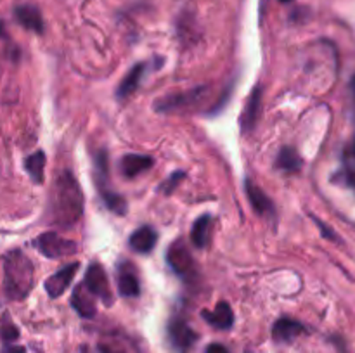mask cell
Instances as JSON below:
<instances>
[{
    "instance_id": "cell-1",
    "label": "cell",
    "mask_w": 355,
    "mask_h": 353,
    "mask_svg": "<svg viewBox=\"0 0 355 353\" xmlns=\"http://www.w3.org/2000/svg\"><path fill=\"white\" fill-rule=\"evenodd\" d=\"M51 213L54 224L71 228L84 215V192L71 172H63L56 179L51 194Z\"/></svg>"
},
{
    "instance_id": "cell-2",
    "label": "cell",
    "mask_w": 355,
    "mask_h": 353,
    "mask_svg": "<svg viewBox=\"0 0 355 353\" xmlns=\"http://www.w3.org/2000/svg\"><path fill=\"white\" fill-rule=\"evenodd\" d=\"M35 284L33 263L21 249H12L4 256V291L12 301H21L32 293Z\"/></svg>"
},
{
    "instance_id": "cell-3",
    "label": "cell",
    "mask_w": 355,
    "mask_h": 353,
    "mask_svg": "<svg viewBox=\"0 0 355 353\" xmlns=\"http://www.w3.org/2000/svg\"><path fill=\"white\" fill-rule=\"evenodd\" d=\"M94 180L98 185L99 194L106 206L116 215L127 213V201L125 197L120 196L118 192L111 189V180H109V156L106 151H99L94 158Z\"/></svg>"
},
{
    "instance_id": "cell-4",
    "label": "cell",
    "mask_w": 355,
    "mask_h": 353,
    "mask_svg": "<svg viewBox=\"0 0 355 353\" xmlns=\"http://www.w3.org/2000/svg\"><path fill=\"white\" fill-rule=\"evenodd\" d=\"M167 262L170 269L184 280L194 279L196 273H198L194 258H192L191 251H189V248L182 239L172 242V246L167 251Z\"/></svg>"
},
{
    "instance_id": "cell-5",
    "label": "cell",
    "mask_w": 355,
    "mask_h": 353,
    "mask_svg": "<svg viewBox=\"0 0 355 353\" xmlns=\"http://www.w3.org/2000/svg\"><path fill=\"white\" fill-rule=\"evenodd\" d=\"M35 246L47 258H64L78 251V244L75 241L63 237L57 232H46L35 239Z\"/></svg>"
},
{
    "instance_id": "cell-6",
    "label": "cell",
    "mask_w": 355,
    "mask_h": 353,
    "mask_svg": "<svg viewBox=\"0 0 355 353\" xmlns=\"http://www.w3.org/2000/svg\"><path fill=\"white\" fill-rule=\"evenodd\" d=\"M84 286L87 287L95 298L102 300L106 305H111L113 294L111 287H109L108 275H106L104 269H102L99 263H92V265L89 266L87 272H85Z\"/></svg>"
},
{
    "instance_id": "cell-7",
    "label": "cell",
    "mask_w": 355,
    "mask_h": 353,
    "mask_svg": "<svg viewBox=\"0 0 355 353\" xmlns=\"http://www.w3.org/2000/svg\"><path fill=\"white\" fill-rule=\"evenodd\" d=\"M168 338L179 353H188L194 346L198 334L182 317H174L168 324Z\"/></svg>"
},
{
    "instance_id": "cell-8",
    "label": "cell",
    "mask_w": 355,
    "mask_h": 353,
    "mask_svg": "<svg viewBox=\"0 0 355 353\" xmlns=\"http://www.w3.org/2000/svg\"><path fill=\"white\" fill-rule=\"evenodd\" d=\"M206 92H208V87H198V89L191 90V92L168 96L165 99L158 100L156 111H160V113H170V111H181L184 107H191L194 104H198L205 97Z\"/></svg>"
},
{
    "instance_id": "cell-9",
    "label": "cell",
    "mask_w": 355,
    "mask_h": 353,
    "mask_svg": "<svg viewBox=\"0 0 355 353\" xmlns=\"http://www.w3.org/2000/svg\"><path fill=\"white\" fill-rule=\"evenodd\" d=\"M78 270V263H70V265L63 266L61 270H57L54 275H51L46 280V291L51 298H60L63 296L66 287H70L71 280H73L75 273Z\"/></svg>"
},
{
    "instance_id": "cell-10",
    "label": "cell",
    "mask_w": 355,
    "mask_h": 353,
    "mask_svg": "<svg viewBox=\"0 0 355 353\" xmlns=\"http://www.w3.org/2000/svg\"><path fill=\"white\" fill-rule=\"evenodd\" d=\"M118 291L125 298H137L140 294V282L132 263L123 262L118 266Z\"/></svg>"
},
{
    "instance_id": "cell-11",
    "label": "cell",
    "mask_w": 355,
    "mask_h": 353,
    "mask_svg": "<svg viewBox=\"0 0 355 353\" xmlns=\"http://www.w3.org/2000/svg\"><path fill=\"white\" fill-rule=\"evenodd\" d=\"M94 298V294H92L84 284H78L73 289V294H71V307L75 308V311H77L80 317L94 318L95 314H98Z\"/></svg>"
},
{
    "instance_id": "cell-12",
    "label": "cell",
    "mask_w": 355,
    "mask_h": 353,
    "mask_svg": "<svg viewBox=\"0 0 355 353\" xmlns=\"http://www.w3.org/2000/svg\"><path fill=\"white\" fill-rule=\"evenodd\" d=\"M244 189H246V196L250 199L251 206L257 211L260 217H274V203L271 201V197L264 192L258 185H255L250 179L244 182Z\"/></svg>"
},
{
    "instance_id": "cell-13",
    "label": "cell",
    "mask_w": 355,
    "mask_h": 353,
    "mask_svg": "<svg viewBox=\"0 0 355 353\" xmlns=\"http://www.w3.org/2000/svg\"><path fill=\"white\" fill-rule=\"evenodd\" d=\"M262 97H264V87L257 85L251 90L250 97L246 100V106H244L243 118H241V123H243V130H253L255 125H257L258 118H260V107H262Z\"/></svg>"
},
{
    "instance_id": "cell-14",
    "label": "cell",
    "mask_w": 355,
    "mask_h": 353,
    "mask_svg": "<svg viewBox=\"0 0 355 353\" xmlns=\"http://www.w3.org/2000/svg\"><path fill=\"white\" fill-rule=\"evenodd\" d=\"M15 16L18 19V23L23 28L30 31H35V33H42L44 31V17L40 12L39 7L30 6V3H23L15 9Z\"/></svg>"
},
{
    "instance_id": "cell-15",
    "label": "cell",
    "mask_w": 355,
    "mask_h": 353,
    "mask_svg": "<svg viewBox=\"0 0 355 353\" xmlns=\"http://www.w3.org/2000/svg\"><path fill=\"white\" fill-rule=\"evenodd\" d=\"M201 317L208 322L212 327L220 329V331H227V329L233 327L234 324V314L233 308L229 307V303L226 301H220L215 307V310H203Z\"/></svg>"
},
{
    "instance_id": "cell-16",
    "label": "cell",
    "mask_w": 355,
    "mask_h": 353,
    "mask_svg": "<svg viewBox=\"0 0 355 353\" xmlns=\"http://www.w3.org/2000/svg\"><path fill=\"white\" fill-rule=\"evenodd\" d=\"M153 166V158L144 154H125L120 159V172L127 179L140 175L143 172L149 170Z\"/></svg>"
},
{
    "instance_id": "cell-17",
    "label": "cell",
    "mask_w": 355,
    "mask_h": 353,
    "mask_svg": "<svg viewBox=\"0 0 355 353\" xmlns=\"http://www.w3.org/2000/svg\"><path fill=\"white\" fill-rule=\"evenodd\" d=\"M158 242V232L154 230L149 225H144L139 227L137 230H134V234L130 235V246H132L134 251L140 253V255H146L154 249Z\"/></svg>"
},
{
    "instance_id": "cell-18",
    "label": "cell",
    "mask_w": 355,
    "mask_h": 353,
    "mask_svg": "<svg viewBox=\"0 0 355 353\" xmlns=\"http://www.w3.org/2000/svg\"><path fill=\"white\" fill-rule=\"evenodd\" d=\"M303 331H305V327L300 322L293 320L289 317H282L272 327V338L277 343H289L298 338Z\"/></svg>"
},
{
    "instance_id": "cell-19",
    "label": "cell",
    "mask_w": 355,
    "mask_h": 353,
    "mask_svg": "<svg viewBox=\"0 0 355 353\" xmlns=\"http://www.w3.org/2000/svg\"><path fill=\"white\" fill-rule=\"evenodd\" d=\"M212 228H213V220L210 215H201L198 220L192 224L191 228V239L192 244L196 248H206L210 244V239H212Z\"/></svg>"
},
{
    "instance_id": "cell-20",
    "label": "cell",
    "mask_w": 355,
    "mask_h": 353,
    "mask_svg": "<svg viewBox=\"0 0 355 353\" xmlns=\"http://www.w3.org/2000/svg\"><path fill=\"white\" fill-rule=\"evenodd\" d=\"M144 71H146V66L144 64H136L129 73H127L125 78L122 80L118 87V97L120 99H127L129 96H132L137 90V87L140 85V80H143Z\"/></svg>"
},
{
    "instance_id": "cell-21",
    "label": "cell",
    "mask_w": 355,
    "mask_h": 353,
    "mask_svg": "<svg viewBox=\"0 0 355 353\" xmlns=\"http://www.w3.org/2000/svg\"><path fill=\"white\" fill-rule=\"evenodd\" d=\"M25 170L35 183L44 182V173H46V154L44 151L33 152L32 156L25 159Z\"/></svg>"
},
{
    "instance_id": "cell-22",
    "label": "cell",
    "mask_w": 355,
    "mask_h": 353,
    "mask_svg": "<svg viewBox=\"0 0 355 353\" xmlns=\"http://www.w3.org/2000/svg\"><path fill=\"white\" fill-rule=\"evenodd\" d=\"M275 165H277V168L284 170V172H298L302 168V158H300V154L293 147H282Z\"/></svg>"
},
{
    "instance_id": "cell-23",
    "label": "cell",
    "mask_w": 355,
    "mask_h": 353,
    "mask_svg": "<svg viewBox=\"0 0 355 353\" xmlns=\"http://www.w3.org/2000/svg\"><path fill=\"white\" fill-rule=\"evenodd\" d=\"M19 338V329L9 320L8 315L2 317V324H0V339L4 343H12Z\"/></svg>"
},
{
    "instance_id": "cell-24",
    "label": "cell",
    "mask_w": 355,
    "mask_h": 353,
    "mask_svg": "<svg viewBox=\"0 0 355 353\" xmlns=\"http://www.w3.org/2000/svg\"><path fill=\"white\" fill-rule=\"evenodd\" d=\"M184 176H185L184 172H175V173H172V175L168 176V180H165V182L161 183L160 190H161V192H163V194H167V196H170V194L174 192V190H177L179 183H181L182 180H184Z\"/></svg>"
},
{
    "instance_id": "cell-25",
    "label": "cell",
    "mask_w": 355,
    "mask_h": 353,
    "mask_svg": "<svg viewBox=\"0 0 355 353\" xmlns=\"http://www.w3.org/2000/svg\"><path fill=\"white\" fill-rule=\"evenodd\" d=\"M343 175H345V182H347L348 185L354 187V189H355V170L354 168H347V170H345Z\"/></svg>"
},
{
    "instance_id": "cell-26",
    "label": "cell",
    "mask_w": 355,
    "mask_h": 353,
    "mask_svg": "<svg viewBox=\"0 0 355 353\" xmlns=\"http://www.w3.org/2000/svg\"><path fill=\"white\" fill-rule=\"evenodd\" d=\"M205 353H229V352H227V348L224 345H219V343H212V345H208V348H206Z\"/></svg>"
},
{
    "instance_id": "cell-27",
    "label": "cell",
    "mask_w": 355,
    "mask_h": 353,
    "mask_svg": "<svg viewBox=\"0 0 355 353\" xmlns=\"http://www.w3.org/2000/svg\"><path fill=\"white\" fill-rule=\"evenodd\" d=\"M99 352L101 353H125L123 350L115 348V346H111V345H104V343H102V345H99Z\"/></svg>"
},
{
    "instance_id": "cell-28",
    "label": "cell",
    "mask_w": 355,
    "mask_h": 353,
    "mask_svg": "<svg viewBox=\"0 0 355 353\" xmlns=\"http://www.w3.org/2000/svg\"><path fill=\"white\" fill-rule=\"evenodd\" d=\"M4 353H25V348L23 346H8Z\"/></svg>"
},
{
    "instance_id": "cell-29",
    "label": "cell",
    "mask_w": 355,
    "mask_h": 353,
    "mask_svg": "<svg viewBox=\"0 0 355 353\" xmlns=\"http://www.w3.org/2000/svg\"><path fill=\"white\" fill-rule=\"evenodd\" d=\"M352 90H354V93H355V76H354V80H352Z\"/></svg>"
},
{
    "instance_id": "cell-30",
    "label": "cell",
    "mask_w": 355,
    "mask_h": 353,
    "mask_svg": "<svg viewBox=\"0 0 355 353\" xmlns=\"http://www.w3.org/2000/svg\"><path fill=\"white\" fill-rule=\"evenodd\" d=\"M282 3H288V2H293V0H281Z\"/></svg>"
},
{
    "instance_id": "cell-31",
    "label": "cell",
    "mask_w": 355,
    "mask_h": 353,
    "mask_svg": "<svg viewBox=\"0 0 355 353\" xmlns=\"http://www.w3.org/2000/svg\"><path fill=\"white\" fill-rule=\"evenodd\" d=\"M354 156H355V142H354Z\"/></svg>"
}]
</instances>
